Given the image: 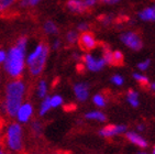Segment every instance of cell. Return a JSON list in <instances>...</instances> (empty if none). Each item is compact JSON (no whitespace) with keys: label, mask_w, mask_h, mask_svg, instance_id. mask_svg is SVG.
<instances>
[{"label":"cell","mask_w":155,"mask_h":154,"mask_svg":"<svg viewBox=\"0 0 155 154\" xmlns=\"http://www.w3.org/2000/svg\"><path fill=\"white\" fill-rule=\"evenodd\" d=\"M28 38L20 36L15 46H12L7 53L3 62V68L11 78H19L23 74L25 67V51H27Z\"/></svg>","instance_id":"obj_1"},{"label":"cell","mask_w":155,"mask_h":154,"mask_svg":"<svg viewBox=\"0 0 155 154\" xmlns=\"http://www.w3.org/2000/svg\"><path fill=\"white\" fill-rule=\"evenodd\" d=\"M2 143L7 151L20 153L23 151V129L19 122H11L5 129Z\"/></svg>","instance_id":"obj_2"},{"label":"cell","mask_w":155,"mask_h":154,"mask_svg":"<svg viewBox=\"0 0 155 154\" xmlns=\"http://www.w3.org/2000/svg\"><path fill=\"white\" fill-rule=\"evenodd\" d=\"M23 99L24 96L5 92V98H3V101L1 104V110L8 117L13 118L17 115V111L20 108V106L23 104Z\"/></svg>","instance_id":"obj_3"},{"label":"cell","mask_w":155,"mask_h":154,"mask_svg":"<svg viewBox=\"0 0 155 154\" xmlns=\"http://www.w3.org/2000/svg\"><path fill=\"white\" fill-rule=\"evenodd\" d=\"M48 51H50V49H48V44H45L44 48H43V51L41 52L39 56L36 57L34 61H32L30 64H28L30 74L32 76H39V75H41V73L43 72V69L45 67L46 61H48Z\"/></svg>","instance_id":"obj_4"},{"label":"cell","mask_w":155,"mask_h":154,"mask_svg":"<svg viewBox=\"0 0 155 154\" xmlns=\"http://www.w3.org/2000/svg\"><path fill=\"white\" fill-rule=\"evenodd\" d=\"M120 38L128 48L132 49L133 51H140L143 46L142 40L135 32H125L120 36Z\"/></svg>","instance_id":"obj_5"},{"label":"cell","mask_w":155,"mask_h":154,"mask_svg":"<svg viewBox=\"0 0 155 154\" xmlns=\"http://www.w3.org/2000/svg\"><path fill=\"white\" fill-rule=\"evenodd\" d=\"M81 61L84 62L85 67L91 72L101 71L106 65V62L102 57L101 59H96L91 54H85L84 56H81Z\"/></svg>","instance_id":"obj_6"},{"label":"cell","mask_w":155,"mask_h":154,"mask_svg":"<svg viewBox=\"0 0 155 154\" xmlns=\"http://www.w3.org/2000/svg\"><path fill=\"white\" fill-rule=\"evenodd\" d=\"M33 112H34V109H33L32 104L27 101L20 106V108L17 111L15 118H17L19 123H28L32 118Z\"/></svg>","instance_id":"obj_7"},{"label":"cell","mask_w":155,"mask_h":154,"mask_svg":"<svg viewBox=\"0 0 155 154\" xmlns=\"http://www.w3.org/2000/svg\"><path fill=\"white\" fill-rule=\"evenodd\" d=\"M78 43H79V46H81V50L84 51H90L94 50V49L97 46V41H96L95 36L91 32H84L79 38H78Z\"/></svg>","instance_id":"obj_8"},{"label":"cell","mask_w":155,"mask_h":154,"mask_svg":"<svg viewBox=\"0 0 155 154\" xmlns=\"http://www.w3.org/2000/svg\"><path fill=\"white\" fill-rule=\"evenodd\" d=\"M127 126L120 125V126H116V125H109L104 127L102 129L99 130V134L104 138H111V136H118V134H121L123 132L127 131Z\"/></svg>","instance_id":"obj_9"},{"label":"cell","mask_w":155,"mask_h":154,"mask_svg":"<svg viewBox=\"0 0 155 154\" xmlns=\"http://www.w3.org/2000/svg\"><path fill=\"white\" fill-rule=\"evenodd\" d=\"M74 92L75 96L79 101L87 100L88 95H89V86L86 83H78L75 84L74 86Z\"/></svg>","instance_id":"obj_10"},{"label":"cell","mask_w":155,"mask_h":154,"mask_svg":"<svg viewBox=\"0 0 155 154\" xmlns=\"http://www.w3.org/2000/svg\"><path fill=\"white\" fill-rule=\"evenodd\" d=\"M125 136H127V139H128L130 142L137 145L139 148L144 149L147 146V142H146V140L144 139L143 136H139V134L133 132V131H128V132L125 133Z\"/></svg>","instance_id":"obj_11"},{"label":"cell","mask_w":155,"mask_h":154,"mask_svg":"<svg viewBox=\"0 0 155 154\" xmlns=\"http://www.w3.org/2000/svg\"><path fill=\"white\" fill-rule=\"evenodd\" d=\"M67 8L75 13H83L86 11L88 7L81 0H69L67 1Z\"/></svg>","instance_id":"obj_12"},{"label":"cell","mask_w":155,"mask_h":154,"mask_svg":"<svg viewBox=\"0 0 155 154\" xmlns=\"http://www.w3.org/2000/svg\"><path fill=\"white\" fill-rule=\"evenodd\" d=\"M139 17L144 21L155 20V6L146 8L143 11H141L140 13H139Z\"/></svg>","instance_id":"obj_13"},{"label":"cell","mask_w":155,"mask_h":154,"mask_svg":"<svg viewBox=\"0 0 155 154\" xmlns=\"http://www.w3.org/2000/svg\"><path fill=\"white\" fill-rule=\"evenodd\" d=\"M85 118L88 119V120H96V121H99V122H104L107 120V117L102 112H100V111H90V112H87L85 115Z\"/></svg>","instance_id":"obj_14"},{"label":"cell","mask_w":155,"mask_h":154,"mask_svg":"<svg viewBox=\"0 0 155 154\" xmlns=\"http://www.w3.org/2000/svg\"><path fill=\"white\" fill-rule=\"evenodd\" d=\"M48 83L45 82L44 79H41L38 83V87H36V92H38V96L40 98H44L48 95Z\"/></svg>","instance_id":"obj_15"},{"label":"cell","mask_w":155,"mask_h":154,"mask_svg":"<svg viewBox=\"0 0 155 154\" xmlns=\"http://www.w3.org/2000/svg\"><path fill=\"white\" fill-rule=\"evenodd\" d=\"M51 102H50V97H44L43 98V101H42L41 106H40V110H39V115L41 116V117H43V116H45L46 113L50 111V109H51Z\"/></svg>","instance_id":"obj_16"},{"label":"cell","mask_w":155,"mask_h":154,"mask_svg":"<svg viewBox=\"0 0 155 154\" xmlns=\"http://www.w3.org/2000/svg\"><path fill=\"white\" fill-rule=\"evenodd\" d=\"M127 100L132 107H139V96H137V92H134L133 89H130L128 92Z\"/></svg>","instance_id":"obj_17"},{"label":"cell","mask_w":155,"mask_h":154,"mask_svg":"<svg viewBox=\"0 0 155 154\" xmlns=\"http://www.w3.org/2000/svg\"><path fill=\"white\" fill-rule=\"evenodd\" d=\"M133 77H134V79L137 80V83L140 84L143 88H145V89L150 88V80L146 76H144V75H142V74H139V73H134Z\"/></svg>","instance_id":"obj_18"},{"label":"cell","mask_w":155,"mask_h":154,"mask_svg":"<svg viewBox=\"0 0 155 154\" xmlns=\"http://www.w3.org/2000/svg\"><path fill=\"white\" fill-rule=\"evenodd\" d=\"M102 59H104L106 64L114 65V54H112V51H110V49L108 48L107 45H104V56H102Z\"/></svg>","instance_id":"obj_19"},{"label":"cell","mask_w":155,"mask_h":154,"mask_svg":"<svg viewBox=\"0 0 155 154\" xmlns=\"http://www.w3.org/2000/svg\"><path fill=\"white\" fill-rule=\"evenodd\" d=\"M44 31L48 34H57L58 33V28L53 21H46L44 23Z\"/></svg>","instance_id":"obj_20"},{"label":"cell","mask_w":155,"mask_h":154,"mask_svg":"<svg viewBox=\"0 0 155 154\" xmlns=\"http://www.w3.org/2000/svg\"><path fill=\"white\" fill-rule=\"evenodd\" d=\"M42 130H43V127H42V123L40 121H33L31 123V131L34 134V136L39 138L42 134Z\"/></svg>","instance_id":"obj_21"},{"label":"cell","mask_w":155,"mask_h":154,"mask_svg":"<svg viewBox=\"0 0 155 154\" xmlns=\"http://www.w3.org/2000/svg\"><path fill=\"white\" fill-rule=\"evenodd\" d=\"M93 102L96 105L97 107H100V108H104L106 106V98L101 95V94H97L93 97Z\"/></svg>","instance_id":"obj_22"},{"label":"cell","mask_w":155,"mask_h":154,"mask_svg":"<svg viewBox=\"0 0 155 154\" xmlns=\"http://www.w3.org/2000/svg\"><path fill=\"white\" fill-rule=\"evenodd\" d=\"M50 102H51L52 108H57L63 105V98L60 95H54L50 97Z\"/></svg>","instance_id":"obj_23"},{"label":"cell","mask_w":155,"mask_h":154,"mask_svg":"<svg viewBox=\"0 0 155 154\" xmlns=\"http://www.w3.org/2000/svg\"><path fill=\"white\" fill-rule=\"evenodd\" d=\"M112 54H114V65H123V54L120 51H114Z\"/></svg>","instance_id":"obj_24"},{"label":"cell","mask_w":155,"mask_h":154,"mask_svg":"<svg viewBox=\"0 0 155 154\" xmlns=\"http://www.w3.org/2000/svg\"><path fill=\"white\" fill-rule=\"evenodd\" d=\"M78 34L76 31H69L67 34H66V41L68 42L69 44H75L76 42H78Z\"/></svg>","instance_id":"obj_25"},{"label":"cell","mask_w":155,"mask_h":154,"mask_svg":"<svg viewBox=\"0 0 155 154\" xmlns=\"http://www.w3.org/2000/svg\"><path fill=\"white\" fill-rule=\"evenodd\" d=\"M15 0H0V12L9 8L12 3H15Z\"/></svg>","instance_id":"obj_26"},{"label":"cell","mask_w":155,"mask_h":154,"mask_svg":"<svg viewBox=\"0 0 155 154\" xmlns=\"http://www.w3.org/2000/svg\"><path fill=\"white\" fill-rule=\"evenodd\" d=\"M111 82L116 85V86H122L124 80H123V77L120 76V75H114L112 78H111Z\"/></svg>","instance_id":"obj_27"},{"label":"cell","mask_w":155,"mask_h":154,"mask_svg":"<svg viewBox=\"0 0 155 154\" xmlns=\"http://www.w3.org/2000/svg\"><path fill=\"white\" fill-rule=\"evenodd\" d=\"M150 65H151V61H150V59H145V61L137 64V68H139L140 71H146V69L150 67Z\"/></svg>","instance_id":"obj_28"},{"label":"cell","mask_w":155,"mask_h":154,"mask_svg":"<svg viewBox=\"0 0 155 154\" xmlns=\"http://www.w3.org/2000/svg\"><path fill=\"white\" fill-rule=\"evenodd\" d=\"M99 20L101 21L102 24L108 25V24H110L112 22V17L111 15H101V17H99Z\"/></svg>","instance_id":"obj_29"},{"label":"cell","mask_w":155,"mask_h":154,"mask_svg":"<svg viewBox=\"0 0 155 154\" xmlns=\"http://www.w3.org/2000/svg\"><path fill=\"white\" fill-rule=\"evenodd\" d=\"M77 29H78V31H81V32H86V31H88V29H89V25L87 23H81V24H78Z\"/></svg>","instance_id":"obj_30"},{"label":"cell","mask_w":155,"mask_h":154,"mask_svg":"<svg viewBox=\"0 0 155 154\" xmlns=\"http://www.w3.org/2000/svg\"><path fill=\"white\" fill-rule=\"evenodd\" d=\"M6 56H7V53L3 50H1V49H0V64L5 62V59H6Z\"/></svg>","instance_id":"obj_31"},{"label":"cell","mask_w":155,"mask_h":154,"mask_svg":"<svg viewBox=\"0 0 155 154\" xmlns=\"http://www.w3.org/2000/svg\"><path fill=\"white\" fill-rule=\"evenodd\" d=\"M96 1H97V0H85L84 2H85V5L89 8V7H91V6H94V5H95Z\"/></svg>","instance_id":"obj_32"},{"label":"cell","mask_w":155,"mask_h":154,"mask_svg":"<svg viewBox=\"0 0 155 154\" xmlns=\"http://www.w3.org/2000/svg\"><path fill=\"white\" fill-rule=\"evenodd\" d=\"M60 46H61V41L60 40H55L54 43H53V49L54 50H58Z\"/></svg>","instance_id":"obj_33"},{"label":"cell","mask_w":155,"mask_h":154,"mask_svg":"<svg viewBox=\"0 0 155 154\" xmlns=\"http://www.w3.org/2000/svg\"><path fill=\"white\" fill-rule=\"evenodd\" d=\"M20 5L22 7H27V6H29V5H30V1H29V0H22Z\"/></svg>","instance_id":"obj_34"},{"label":"cell","mask_w":155,"mask_h":154,"mask_svg":"<svg viewBox=\"0 0 155 154\" xmlns=\"http://www.w3.org/2000/svg\"><path fill=\"white\" fill-rule=\"evenodd\" d=\"M0 154H11V152L7 151L6 149H3V148H1V146H0Z\"/></svg>","instance_id":"obj_35"},{"label":"cell","mask_w":155,"mask_h":154,"mask_svg":"<svg viewBox=\"0 0 155 154\" xmlns=\"http://www.w3.org/2000/svg\"><path fill=\"white\" fill-rule=\"evenodd\" d=\"M73 57H74L76 61H81V56L78 53H74V54H73Z\"/></svg>","instance_id":"obj_36"},{"label":"cell","mask_w":155,"mask_h":154,"mask_svg":"<svg viewBox=\"0 0 155 154\" xmlns=\"http://www.w3.org/2000/svg\"><path fill=\"white\" fill-rule=\"evenodd\" d=\"M137 129L139 131H144V129H145V126H144V125H137Z\"/></svg>","instance_id":"obj_37"},{"label":"cell","mask_w":155,"mask_h":154,"mask_svg":"<svg viewBox=\"0 0 155 154\" xmlns=\"http://www.w3.org/2000/svg\"><path fill=\"white\" fill-rule=\"evenodd\" d=\"M29 1H30V5H31V6H34V5H36V3L39 2L40 0H29Z\"/></svg>","instance_id":"obj_38"},{"label":"cell","mask_w":155,"mask_h":154,"mask_svg":"<svg viewBox=\"0 0 155 154\" xmlns=\"http://www.w3.org/2000/svg\"><path fill=\"white\" fill-rule=\"evenodd\" d=\"M120 0H106V2L108 3H117V2H119Z\"/></svg>","instance_id":"obj_39"},{"label":"cell","mask_w":155,"mask_h":154,"mask_svg":"<svg viewBox=\"0 0 155 154\" xmlns=\"http://www.w3.org/2000/svg\"><path fill=\"white\" fill-rule=\"evenodd\" d=\"M150 88L152 89L153 92H155V83H152V84H151V85H150Z\"/></svg>","instance_id":"obj_40"},{"label":"cell","mask_w":155,"mask_h":154,"mask_svg":"<svg viewBox=\"0 0 155 154\" xmlns=\"http://www.w3.org/2000/svg\"><path fill=\"white\" fill-rule=\"evenodd\" d=\"M1 130H2V126L0 125V144H1V139H2V133H1Z\"/></svg>","instance_id":"obj_41"},{"label":"cell","mask_w":155,"mask_h":154,"mask_svg":"<svg viewBox=\"0 0 155 154\" xmlns=\"http://www.w3.org/2000/svg\"><path fill=\"white\" fill-rule=\"evenodd\" d=\"M137 154H147V153H145V152H139Z\"/></svg>","instance_id":"obj_42"},{"label":"cell","mask_w":155,"mask_h":154,"mask_svg":"<svg viewBox=\"0 0 155 154\" xmlns=\"http://www.w3.org/2000/svg\"><path fill=\"white\" fill-rule=\"evenodd\" d=\"M153 154H155V145H154V149H153Z\"/></svg>","instance_id":"obj_43"},{"label":"cell","mask_w":155,"mask_h":154,"mask_svg":"<svg viewBox=\"0 0 155 154\" xmlns=\"http://www.w3.org/2000/svg\"><path fill=\"white\" fill-rule=\"evenodd\" d=\"M31 154H41V153H31Z\"/></svg>","instance_id":"obj_44"},{"label":"cell","mask_w":155,"mask_h":154,"mask_svg":"<svg viewBox=\"0 0 155 154\" xmlns=\"http://www.w3.org/2000/svg\"><path fill=\"white\" fill-rule=\"evenodd\" d=\"M52 154H58V153H52Z\"/></svg>","instance_id":"obj_45"},{"label":"cell","mask_w":155,"mask_h":154,"mask_svg":"<svg viewBox=\"0 0 155 154\" xmlns=\"http://www.w3.org/2000/svg\"><path fill=\"white\" fill-rule=\"evenodd\" d=\"M0 82H1V77H0Z\"/></svg>","instance_id":"obj_46"},{"label":"cell","mask_w":155,"mask_h":154,"mask_svg":"<svg viewBox=\"0 0 155 154\" xmlns=\"http://www.w3.org/2000/svg\"><path fill=\"white\" fill-rule=\"evenodd\" d=\"M104 1H106V0H104Z\"/></svg>","instance_id":"obj_47"}]
</instances>
